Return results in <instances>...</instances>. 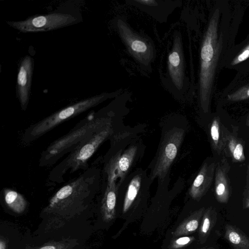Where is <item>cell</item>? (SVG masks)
Returning a JSON list of instances; mask_svg holds the SVG:
<instances>
[{"label":"cell","mask_w":249,"mask_h":249,"mask_svg":"<svg viewBox=\"0 0 249 249\" xmlns=\"http://www.w3.org/2000/svg\"><path fill=\"white\" fill-rule=\"evenodd\" d=\"M219 9L209 20L200 48L198 96L201 109H209L215 68L222 45V35H218Z\"/></svg>","instance_id":"cell-1"},{"label":"cell","mask_w":249,"mask_h":249,"mask_svg":"<svg viewBox=\"0 0 249 249\" xmlns=\"http://www.w3.org/2000/svg\"><path fill=\"white\" fill-rule=\"evenodd\" d=\"M110 124L109 118L89 116L66 135L52 142L41 153L38 165L52 166L82 141Z\"/></svg>","instance_id":"cell-2"},{"label":"cell","mask_w":249,"mask_h":249,"mask_svg":"<svg viewBox=\"0 0 249 249\" xmlns=\"http://www.w3.org/2000/svg\"><path fill=\"white\" fill-rule=\"evenodd\" d=\"M112 132L110 124L82 141L50 171L49 180L60 183L64 181L66 175L80 169H87L89 159Z\"/></svg>","instance_id":"cell-3"},{"label":"cell","mask_w":249,"mask_h":249,"mask_svg":"<svg viewBox=\"0 0 249 249\" xmlns=\"http://www.w3.org/2000/svg\"><path fill=\"white\" fill-rule=\"evenodd\" d=\"M116 94L117 92L103 93L89 98L50 115L27 127L22 134L21 142L25 145L31 143L65 121L97 106Z\"/></svg>","instance_id":"cell-4"},{"label":"cell","mask_w":249,"mask_h":249,"mask_svg":"<svg viewBox=\"0 0 249 249\" xmlns=\"http://www.w3.org/2000/svg\"><path fill=\"white\" fill-rule=\"evenodd\" d=\"M115 27L128 53L142 70L151 71L156 55L155 46L151 38L135 31L121 17L115 20Z\"/></svg>","instance_id":"cell-5"},{"label":"cell","mask_w":249,"mask_h":249,"mask_svg":"<svg viewBox=\"0 0 249 249\" xmlns=\"http://www.w3.org/2000/svg\"><path fill=\"white\" fill-rule=\"evenodd\" d=\"M162 82L175 95H181L186 91L188 81L182 36L179 31L173 35L172 46L168 51L165 76Z\"/></svg>","instance_id":"cell-6"},{"label":"cell","mask_w":249,"mask_h":249,"mask_svg":"<svg viewBox=\"0 0 249 249\" xmlns=\"http://www.w3.org/2000/svg\"><path fill=\"white\" fill-rule=\"evenodd\" d=\"M184 136V131L177 127L164 135L151 173V180L156 178L163 180L177 155Z\"/></svg>","instance_id":"cell-7"},{"label":"cell","mask_w":249,"mask_h":249,"mask_svg":"<svg viewBox=\"0 0 249 249\" xmlns=\"http://www.w3.org/2000/svg\"><path fill=\"white\" fill-rule=\"evenodd\" d=\"M76 18L71 15L52 13L32 17L20 21L8 22L11 27L22 32H45L69 25Z\"/></svg>","instance_id":"cell-8"},{"label":"cell","mask_w":249,"mask_h":249,"mask_svg":"<svg viewBox=\"0 0 249 249\" xmlns=\"http://www.w3.org/2000/svg\"><path fill=\"white\" fill-rule=\"evenodd\" d=\"M181 0H127L126 2L134 6L162 23L166 22L168 16L177 7L181 5Z\"/></svg>","instance_id":"cell-9"},{"label":"cell","mask_w":249,"mask_h":249,"mask_svg":"<svg viewBox=\"0 0 249 249\" xmlns=\"http://www.w3.org/2000/svg\"><path fill=\"white\" fill-rule=\"evenodd\" d=\"M137 152V147L133 146L123 154L119 152L114 155L106 164L105 171L107 176V183L116 181L120 178L122 182L130 167Z\"/></svg>","instance_id":"cell-10"},{"label":"cell","mask_w":249,"mask_h":249,"mask_svg":"<svg viewBox=\"0 0 249 249\" xmlns=\"http://www.w3.org/2000/svg\"><path fill=\"white\" fill-rule=\"evenodd\" d=\"M229 170L230 165L223 157L216 164L214 173V194L217 201L220 203H227L231 196Z\"/></svg>","instance_id":"cell-11"},{"label":"cell","mask_w":249,"mask_h":249,"mask_svg":"<svg viewBox=\"0 0 249 249\" xmlns=\"http://www.w3.org/2000/svg\"><path fill=\"white\" fill-rule=\"evenodd\" d=\"M215 167L214 162L203 164L189 190V194L194 199L199 200L207 192L213 178Z\"/></svg>","instance_id":"cell-12"},{"label":"cell","mask_w":249,"mask_h":249,"mask_svg":"<svg viewBox=\"0 0 249 249\" xmlns=\"http://www.w3.org/2000/svg\"><path fill=\"white\" fill-rule=\"evenodd\" d=\"M32 59L25 56L22 60L18 75V91L19 100L22 109L27 107L31 84L33 68Z\"/></svg>","instance_id":"cell-13"},{"label":"cell","mask_w":249,"mask_h":249,"mask_svg":"<svg viewBox=\"0 0 249 249\" xmlns=\"http://www.w3.org/2000/svg\"><path fill=\"white\" fill-rule=\"evenodd\" d=\"M225 148L224 152L234 162H243L246 160L244 148L241 140L231 133L223 126Z\"/></svg>","instance_id":"cell-14"},{"label":"cell","mask_w":249,"mask_h":249,"mask_svg":"<svg viewBox=\"0 0 249 249\" xmlns=\"http://www.w3.org/2000/svg\"><path fill=\"white\" fill-rule=\"evenodd\" d=\"M116 181L107 183L102 202V212L103 217L106 221L114 218L115 213L118 188Z\"/></svg>","instance_id":"cell-15"},{"label":"cell","mask_w":249,"mask_h":249,"mask_svg":"<svg viewBox=\"0 0 249 249\" xmlns=\"http://www.w3.org/2000/svg\"><path fill=\"white\" fill-rule=\"evenodd\" d=\"M223 126L220 118L217 116L213 119L209 127L212 147L219 155L224 152L225 148Z\"/></svg>","instance_id":"cell-16"},{"label":"cell","mask_w":249,"mask_h":249,"mask_svg":"<svg viewBox=\"0 0 249 249\" xmlns=\"http://www.w3.org/2000/svg\"><path fill=\"white\" fill-rule=\"evenodd\" d=\"M224 237L234 249H249V237L235 226L225 225Z\"/></svg>","instance_id":"cell-17"},{"label":"cell","mask_w":249,"mask_h":249,"mask_svg":"<svg viewBox=\"0 0 249 249\" xmlns=\"http://www.w3.org/2000/svg\"><path fill=\"white\" fill-rule=\"evenodd\" d=\"M4 201L13 211L21 213L25 210L27 202L24 196L17 191L9 188L3 189Z\"/></svg>","instance_id":"cell-18"},{"label":"cell","mask_w":249,"mask_h":249,"mask_svg":"<svg viewBox=\"0 0 249 249\" xmlns=\"http://www.w3.org/2000/svg\"><path fill=\"white\" fill-rule=\"evenodd\" d=\"M141 178L137 175L131 180L126 192L123 205V212H126L132 205L140 190Z\"/></svg>","instance_id":"cell-19"},{"label":"cell","mask_w":249,"mask_h":249,"mask_svg":"<svg viewBox=\"0 0 249 249\" xmlns=\"http://www.w3.org/2000/svg\"><path fill=\"white\" fill-rule=\"evenodd\" d=\"M217 219V213L214 209L209 207L204 212L200 230L201 238H206L215 225Z\"/></svg>","instance_id":"cell-20"},{"label":"cell","mask_w":249,"mask_h":249,"mask_svg":"<svg viewBox=\"0 0 249 249\" xmlns=\"http://www.w3.org/2000/svg\"><path fill=\"white\" fill-rule=\"evenodd\" d=\"M204 210V208H201L196 212L193 216L185 224L182 225V229L183 231H185V232H192L197 229L200 218Z\"/></svg>","instance_id":"cell-21"},{"label":"cell","mask_w":249,"mask_h":249,"mask_svg":"<svg viewBox=\"0 0 249 249\" xmlns=\"http://www.w3.org/2000/svg\"><path fill=\"white\" fill-rule=\"evenodd\" d=\"M249 98V84L241 87L229 94L227 99L230 101H240Z\"/></svg>","instance_id":"cell-22"},{"label":"cell","mask_w":249,"mask_h":249,"mask_svg":"<svg viewBox=\"0 0 249 249\" xmlns=\"http://www.w3.org/2000/svg\"><path fill=\"white\" fill-rule=\"evenodd\" d=\"M249 57V44L237 55L231 62L232 65H235L242 62Z\"/></svg>","instance_id":"cell-23"},{"label":"cell","mask_w":249,"mask_h":249,"mask_svg":"<svg viewBox=\"0 0 249 249\" xmlns=\"http://www.w3.org/2000/svg\"><path fill=\"white\" fill-rule=\"evenodd\" d=\"M243 206L244 209H249V179H247V183L243 193Z\"/></svg>","instance_id":"cell-24"},{"label":"cell","mask_w":249,"mask_h":249,"mask_svg":"<svg viewBox=\"0 0 249 249\" xmlns=\"http://www.w3.org/2000/svg\"><path fill=\"white\" fill-rule=\"evenodd\" d=\"M191 240L189 237H180L175 241V245L177 247H181L188 244Z\"/></svg>","instance_id":"cell-25"},{"label":"cell","mask_w":249,"mask_h":249,"mask_svg":"<svg viewBox=\"0 0 249 249\" xmlns=\"http://www.w3.org/2000/svg\"><path fill=\"white\" fill-rule=\"evenodd\" d=\"M63 245H48L39 248L38 249H63Z\"/></svg>","instance_id":"cell-26"},{"label":"cell","mask_w":249,"mask_h":249,"mask_svg":"<svg viewBox=\"0 0 249 249\" xmlns=\"http://www.w3.org/2000/svg\"><path fill=\"white\" fill-rule=\"evenodd\" d=\"M0 249H6L5 242L2 239L0 241Z\"/></svg>","instance_id":"cell-27"},{"label":"cell","mask_w":249,"mask_h":249,"mask_svg":"<svg viewBox=\"0 0 249 249\" xmlns=\"http://www.w3.org/2000/svg\"><path fill=\"white\" fill-rule=\"evenodd\" d=\"M246 125L249 127V114L247 117Z\"/></svg>","instance_id":"cell-28"},{"label":"cell","mask_w":249,"mask_h":249,"mask_svg":"<svg viewBox=\"0 0 249 249\" xmlns=\"http://www.w3.org/2000/svg\"><path fill=\"white\" fill-rule=\"evenodd\" d=\"M247 179H249V167H248V176Z\"/></svg>","instance_id":"cell-29"}]
</instances>
